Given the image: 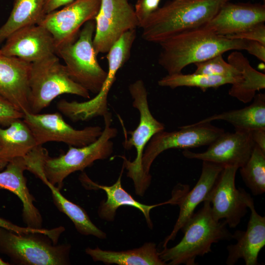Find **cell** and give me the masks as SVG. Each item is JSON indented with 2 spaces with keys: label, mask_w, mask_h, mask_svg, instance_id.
<instances>
[{
  "label": "cell",
  "mask_w": 265,
  "mask_h": 265,
  "mask_svg": "<svg viewBox=\"0 0 265 265\" xmlns=\"http://www.w3.org/2000/svg\"><path fill=\"white\" fill-rule=\"evenodd\" d=\"M158 63L168 75L181 73L192 63L231 50H245L247 41L229 39L201 26L175 34L160 42Z\"/></svg>",
  "instance_id": "obj_1"
},
{
  "label": "cell",
  "mask_w": 265,
  "mask_h": 265,
  "mask_svg": "<svg viewBox=\"0 0 265 265\" xmlns=\"http://www.w3.org/2000/svg\"><path fill=\"white\" fill-rule=\"evenodd\" d=\"M230 0H174L153 12L140 26L145 41L159 44L183 31L205 26Z\"/></svg>",
  "instance_id": "obj_2"
},
{
  "label": "cell",
  "mask_w": 265,
  "mask_h": 265,
  "mask_svg": "<svg viewBox=\"0 0 265 265\" xmlns=\"http://www.w3.org/2000/svg\"><path fill=\"white\" fill-rule=\"evenodd\" d=\"M226 225L214 217L210 202L205 200L182 228L184 235L181 241L172 247L163 248L159 257L166 265H196V258L211 252L213 243L232 239Z\"/></svg>",
  "instance_id": "obj_3"
},
{
  "label": "cell",
  "mask_w": 265,
  "mask_h": 265,
  "mask_svg": "<svg viewBox=\"0 0 265 265\" xmlns=\"http://www.w3.org/2000/svg\"><path fill=\"white\" fill-rule=\"evenodd\" d=\"M129 91L132 99V105L137 109L139 114V120L136 128L125 135L123 143L125 149L135 148L136 155L132 161L125 156L123 159V166L127 170V176L132 180L135 194L143 196L149 187L151 175L146 174L142 167V157L147 144L152 137L158 132L165 130L164 124L158 121L151 112L148 100V92L144 82L137 80L129 86Z\"/></svg>",
  "instance_id": "obj_4"
},
{
  "label": "cell",
  "mask_w": 265,
  "mask_h": 265,
  "mask_svg": "<svg viewBox=\"0 0 265 265\" xmlns=\"http://www.w3.org/2000/svg\"><path fill=\"white\" fill-rule=\"evenodd\" d=\"M104 128L101 135L92 143L82 147L69 146L64 154L56 158L48 155L43 163L46 178L60 190L64 180L77 171H83L97 160L108 158L113 152L112 139L118 134L117 129L111 126L112 114L108 111L103 117Z\"/></svg>",
  "instance_id": "obj_5"
},
{
  "label": "cell",
  "mask_w": 265,
  "mask_h": 265,
  "mask_svg": "<svg viewBox=\"0 0 265 265\" xmlns=\"http://www.w3.org/2000/svg\"><path fill=\"white\" fill-rule=\"evenodd\" d=\"M64 94L90 98V92L70 77L56 54L31 63L28 95L31 112L40 113Z\"/></svg>",
  "instance_id": "obj_6"
},
{
  "label": "cell",
  "mask_w": 265,
  "mask_h": 265,
  "mask_svg": "<svg viewBox=\"0 0 265 265\" xmlns=\"http://www.w3.org/2000/svg\"><path fill=\"white\" fill-rule=\"evenodd\" d=\"M71 246L54 244L47 235L20 234L0 227V253L20 265L70 264Z\"/></svg>",
  "instance_id": "obj_7"
},
{
  "label": "cell",
  "mask_w": 265,
  "mask_h": 265,
  "mask_svg": "<svg viewBox=\"0 0 265 265\" xmlns=\"http://www.w3.org/2000/svg\"><path fill=\"white\" fill-rule=\"evenodd\" d=\"M95 20L87 22L76 40L57 49L56 54L65 62L67 73L76 82L89 92L97 94L107 76L100 66L93 44Z\"/></svg>",
  "instance_id": "obj_8"
},
{
  "label": "cell",
  "mask_w": 265,
  "mask_h": 265,
  "mask_svg": "<svg viewBox=\"0 0 265 265\" xmlns=\"http://www.w3.org/2000/svg\"><path fill=\"white\" fill-rule=\"evenodd\" d=\"M22 119L32 132L38 146L57 142L69 146L82 147L95 141L103 130L99 126L75 129L57 112L41 114L26 111Z\"/></svg>",
  "instance_id": "obj_9"
},
{
  "label": "cell",
  "mask_w": 265,
  "mask_h": 265,
  "mask_svg": "<svg viewBox=\"0 0 265 265\" xmlns=\"http://www.w3.org/2000/svg\"><path fill=\"white\" fill-rule=\"evenodd\" d=\"M225 132L224 130L213 126L211 123L186 125L178 131L164 130L155 134L144 150L142 163L144 172L151 175V167L157 157L170 149H183L209 145Z\"/></svg>",
  "instance_id": "obj_10"
},
{
  "label": "cell",
  "mask_w": 265,
  "mask_h": 265,
  "mask_svg": "<svg viewBox=\"0 0 265 265\" xmlns=\"http://www.w3.org/2000/svg\"><path fill=\"white\" fill-rule=\"evenodd\" d=\"M94 20L93 44L97 55L107 53L123 34L139 26L129 0H102Z\"/></svg>",
  "instance_id": "obj_11"
},
{
  "label": "cell",
  "mask_w": 265,
  "mask_h": 265,
  "mask_svg": "<svg viewBox=\"0 0 265 265\" xmlns=\"http://www.w3.org/2000/svg\"><path fill=\"white\" fill-rule=\"evenodd\" d=\"M238 169L235 166H225L204 200L210 202L214 217L224 220L231 228L237 227L245 215L250 195L244 189L236 187Z\"/></svg>",
  "instance_id": "obj_12"
},
{
  "label": "cell",
  "mask_w": 265,
  "mask_h": 265,
  "mask_svg": "<svg viewBox=\"0 0 265 265\" xmlns=\"http://www.w3.org/2000/svg\"><path fill=\"white\" fill-rule=\"evenodd\" d=\"M102 0H75L46 14L38 25L46 28L52 34L57 49L74 42L80 28L87 22L94 20Z\"/></svg>",
  "instance_id": "obj_13"
},
{
  "label": "cell",
  "mask_w": 265,
  "mask_h": 265,
  "mask_svg": "<svg viewBox=\"0 0 265 265\" xmlns=\"http://www.w3.org/2000/svg\"><path fill=\"white\" fill-rule=\"evenodd\" d=\"M224 167L211 162L203 161L200 176L194 187L187 192V186L178 185L167 200L168 204L177 205L179 214L173 229L162 242V247L174 240L180 230L194 213L198 205L203 202L212 189L218 176Z\"/></svg>",
  "instance_id": "obj_14"
},
{
  "label": "cell",
  "mask_w": 265,
  "mask_h": 265,
  "mask_svg": "<svg viewBox=\"0 0 265 265\" xmlns=\"http://www.w3.org/2000/svg\"><path fill=\"white\" fill-rule=\"evenodd\" d=\"M255 145L251 131L235 130L233 132L223 133L203 152L186 149L183 155L189 159L209 161L223 167L235 166L239 169L247 162Z\"/></svg>",
  "instance_id": "obj_15"
},
{
  "label": "cell",
  "mask_w": 265,
  "mask_h": 265,
  "mask_svg": "<svg viewBox=\"0 0 265 265\" xmlns=\"http://www.w3.org/2000/svg\"><path fill=\"white\" fill-rule=\"evenodd\" d=\"M0 52L32 63L56 54V47L50 32L41 25L21 28L5 40Z\"/></svg>",
  "instance_id": "obj_16"
},
{
  "label": "cell",
  "mask_w": 265,
  "mask_h": 265,
  "mask_svg": "<svg viewBox=\"0 0 265 265\" xmlns=\"http://www.w3.org/2000/svg\"><path fill=\"white\" fill-rule=\"evenodd\" d=\"M250 215L245 231L237 230L232 234V239L237 243L227 247L226 264H236L239 259L244 260L246 265H259V253L265 245V216L256 211L253 198L250 195L247 201Z\"/></svg>",
  "instance_id": "obj_17"
},
{
  "label": "cell",
  "mask_w": 265,
  "mask_h": 265,
  "mask_svg": "<svg viewBox=\"0 0 265 265\" xmlns=\"http://www.w3.org/2000/svg\"><path fill=\"white\" fill-rule=\"evenodd\" d=\"M265 22V5L227 2L203 26L216 34L226 36Z\"/></svg>",
  "instance_id": "obj_18"
},
{
  "label": "cell",
  "mask_w": 265,
  "mask_h": 265,
  "mask_svg": "<svg viewBox=\"0 0 265 265\" xmlns=\"http://www.w3.org/2000/svg\"><path fill=\"white\" fill-rule=\"evenodd\" d=\"M31 63L0 52V95L24 113L30 111L29 77Z\"/></svg>",
  "instance_id": "obj_19"
},
{
  "label": "cell",
  "mask_w": 265,
  "mask_h": 265,
  "mask_svg": "<svg viewBox=\"0 0 265 265\" xmlns=\"http://www.w3.org/2000/svg\"><path fill=\"white\" fill-rule=\"evenodd\" d=\"M4 168L0 171V190H8L20 199L23 205V220L27 227L42 228V215L34 205L35 198L29 191L24 174L27 170L25 157L13 159Z\"/></svg>",
  "instance_id": "obj_20"
},
{
  "label": "cell",
  "mask_w": 265,
  "mask_h": 265,
  "mask_svg": "<svg viewBox=\"0 0 265 265\" xmlns=\"http://www.w3.org/2000/svg\"><path fill=\"white\" fill-rule=\"evenodd\" d=\"M124 169L123 166L117 181L111 186L97 184L92 181L85 173L80 175V180L85 187L92 189H102L106 192V199L101 202L98 209V214L100 218L107 221H113L116 211L119 207L123 206H131L139 210L142 213L148 227L152 229L153 224L150 218L151 210L155 207L167 204L166 202L148 205L137 201L122 187V176Z\"/></svg>",
  "instance_id": "obj_21"
},
{
  "label": "cell",
  "mask_w": 265,
  "mask_h": 265,
  "mask_svg": "<svg viewBox=\"0 0 265 265\" xmlns=\"http://www.w3.org/2000/svg\"><path fill=\"white\" fill-rule=\"evenodd\" d=\"M33 135L22 119L0 127V171L13 159L24 157L36 146Z\"/></svg>",
  "instance_id": "obj_22"
},
{
  "label": "cell",
  "mask_w": 265,
  "mask_h": 265,
  "mask_svg": "<svg viewBox=\"0 0 265 265\" xmlns=\"http://www.w3.org/2000/svg\"><path fill=\"white\" fill-rule=\"evenodd\" d=\"M85 253L95 262L106 265H165L159 257L156 244L149 242L142 246L125 251H111L87 247Z\"/></svg>",
  "instance_id": "obj_23"
},
{
  "label": "cell",
  "mask_w": 265,
  "mask_h": 265,
  "mask_svg": "<svg viewBox=\"0 0 265 265\" xmlns=\"http://www.w3.org/2000/svg\"><path fill=\"white\" fill-rule=\"evenodd\" d=\"M252 100L251 104L242 108L215 114L196 123H211L221 120L232 124L236 131L265 129V95L257 94Z\"/></svg>",
  "instance_id": "obj_24"
},
{
  "label": "cell",
  "mask_w": 265,
  "mask_h": 265,
  "mask_svg": "<svg viewBox=\"0 0 265 265\" xmlns=\"http://www.w3.org/2000/svg\"><path fill=\"white\" fill-rule=\"evenodd\" d=\"M227 59L229 63L240 71L242 76L238 84L232 85L229 94L242 103L251 102L256 92L265 89V75L253 68L240 52L232 53Z\"/></svg>",
  "instance_id": "obj_25"
},
{
  "label": "cell",
  "mask_w": 265,
  "mask_h": 265,
  "mask_svg": "<svg viewBox=\"0 0 265 265\" xmlns=\"http://www.w3.org/2000/svg\"><path fill=\"white\" fill-rule=\"evenodd\" d=\"M36 177L49 187L51 191L54 204L60 212L69 218L79 233L84 236H93L101 239L106 238V233L91 221L82 208L67 199L61 193L59 189L48 181L44 171L38 173Z\"/></svg>",
  "instance_id": "obj_26"
},
{
  "label": "cell",
  "mask_w": 265,
  "mask_h": 265,
  "mask_svg": "<svg viewBox=\"0 0 265 265\" xmlns=\"http://www.w3.org/2000/svg\"><path fill=\"white\" fill-rule=\"evenodd\" d=\"M46 0H14L10 14L0 27V44L16 30L38 25L45 15Z\"/></svg>",
  "instance_id": "obj_27"
},
{
  "label": "cell",
  "mask_w": 265,
  "mask_h": 265,
  "mask_svg": "<svg viewBox=\"0 0 265 265\" xmlns=\"http://www.w3.org/2000/svg\"><path fill=\"white\" fill-rule=\"evenodd\" d=\"M237 80L232 77L207 75L196 73L183 74L181 73L168 75L162 78L158 81V85L171 89L182 86L195 87L203 91L208 88H217L226 84H234Z\"/></svg>",
  "instance_id": "obj_28"
},
{
  "label": "cell",
  "mask_w": 265,
  "mask_h": 265,
  "mask_svg": "<svg viewBox=\"0 0 265 265\" xmlns=\"http://www.w3.org/2000/svg\"><path fill=\"white\" fill-rule=\"evenodd\" d=\"M239 170L243 181L254 195L265 192V152L255 145L249 159Z\"/></svg>",
  "instance_id": "obj_29"
},
{
  "label": "cell",
  "mask_w": 265,
  "mask_h": 265,
  "mask_svg": "<svg viewBox=\"0 0 265 265\" xmlns=\"http://www.w3.org/2000/svg\"><path fill=\"white\" fill-rule=\"evenodd\" d=\"M194 64L196 66L194 73L232 77L237 81L232 85L239 83L242 79L240 71L228 61H225L222 54L216 55Z\"/></svg>",
  "instance_id": "obj_30"
},
{
  "label": "cell",
  "mask_w": 265,
  "mask_h": 265,
  "mask_svg": "<svg viewBox=\"0 0 265 265\" xmlns=\"http://www.w3.org/2000/svg\"><path fill=\"white\" fill-rule=\"evenodd\" d=\"M0 227L20 234L38 233L47 235L54 243H57L61 234L65 231L64 227L60 226L51 229H35L28 227H21L10 221L0 217Z\"/></svg>",
  "instance_id": "obj_31"
},
{
  "label": "cell",
  "mask_w": 265,
  "mask_h": 265,
  "mask_svg": "<svg viewBox=\"0 0 265 265\" xmlns=\"http://www.w3.org/2000/svg\"><path fill=\"white\" fill-rule=\"evenodd\" d=\"M24 113L0 95V125L8 126L13 121L22 119Z\"/></svg>",
  "instance_id": "obj_32"
},
{
  "label": "cell",
  "mask_w": 265,
  "mask_h": 265,
  "mask_svg": "<svg viewBox=\"0 0 265 265\" xmlns=\"http://www.w3.org/2000/svg\"><path fill=\"white\" fill-rule=\"evenodd\" d=\"M225 37L229 39L256 41L265 45V25L264 23H260L240 32Z\"/></svg>",
  "instance_id": "obj_33"
},
{
  "label": "cell",
  "mask_w": 265,
  "mask_h": 265,
  "mask_svg": "<svg viewBox=\"0 0 265 265\" xmlns=\"http://www.w3.org/2000/svg\"><path fill=\"white\" fill-rule=\"evenodd\" d=\"M160 0H138L134 6V12L139 27L145 20L159 8Z\"/></svg>",
  "instance_id": "obj_34"
},
{
  "label": "cell",
  "mask_w": 265,
  "mask_h": 265,
  "mask_svg": "<svg viewBox=\"0 0 265 265\" xmlns=\"http://www.w3.org/2000/svg\"><path fill=\"white\" fill-rule=\"evenodd\" d=\"M245 50L250 54L257 57L263 62H265V45L256 41L246 40Z\"/></svg>",
  "instance_id": "obj_35"
},
{
  "label": "cell",
  "mask_w": 265,
  "mask_h": 265,
  "mask_svg": "<svg viewBox=\"0 0 265 265\" xmlns=\"http://www.w3.org/2000/svg\"><path fill=\"white\" fill-rule=\"evenodd\" d=\"M75 0H46L44 12L45 15L58 9L59 8L72 2Z\"/></svg>",
  "instance_id": "obj_36"
},
{
  "label": "cell",
  "mask_w": 265,
  "mask_h": 265,
  "mask_svg": "<svg viewBox=\"0 0 265 265\" xmlns=\"http://www.w3.org/2000/svg\"><path fill=\"white\" fill-rule=\"evenodd\" d=\"M251 135L255 144L265 152V129L252 130Z\"/></svg>",
  "instance_id": "obj_37"
},
{
  "label": "cell",
  "mask_w": 265,
  "mask_h": 265,
  "mask_svg": "<svg viewBox=\"0 0 265 265\" xmlns=\"http://www.w3.org/2000/svg\"><path fill=\"white\" fill-rule=\"evenodd\" d=\"M10 265V264L4 261L0 258V265Z\"/></svg>",
  "instance_id": "obj_38"
},
{
  "label": "cell",
  "mask_w": 265,
  "mask_h": 265,
  "mask_svg": "<svg viewBox=\"0 0 265 265\" xmlns=\"http://www.w3.org/2000/svg\"></svg>",
  "instance_id": "obj_39"
}]
</instances>
